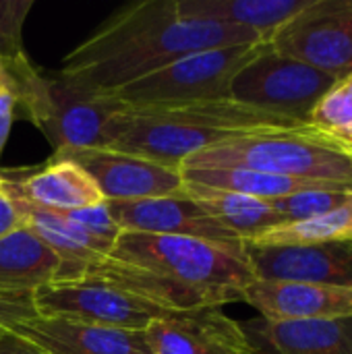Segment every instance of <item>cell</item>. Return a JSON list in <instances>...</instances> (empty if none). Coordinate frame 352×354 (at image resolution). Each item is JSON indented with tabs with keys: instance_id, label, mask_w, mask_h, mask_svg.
<instances>
[{
	"instance_id": "obj_11",
	"label": "cell",
	"mask_w": 352,
	"mask_h": 354,
	"mask_svg": "<svg viewBox=\"0 0 352 354\" xmlns=\"http://www.w3.org/2000/svg\"><path fill=\"white\" fill-rule=\"evenodd\" d=\"M106 205L122 232L189 236L228 247H245L239 234L216 222L185 193L143 201H106Z\"/></svg>"
},
{
	"instance_id": "obj_31",
	"label": "cell",
	"mask_w": 352,
	"mask_h": 354,
	"mask_svg": "<svg viewBox=\"0 0 352 354\" xmlns=\"http://www.w3.org/2000/svg\"><path fill=\"white\" fill-rule=\"evenodd\" d=\"M330 139H334L336 143L352 149V124L346 127V129H342V131H338V133H334V135H330Z\"/></svg>"
},
{
	"instance_id": "obj_14",
	"label": "cell",
	"mask_w": 352,
	"mask_h": 354,
	"mask_svg": "<svg viewBox=\"0 0 352 354\" xmlns=\"http://www.w3.org/2000/svg\"><path fill=\"white\" fill-rule=\"evenodd\" d=\"M46 354H151L145 332L31 315L8 328Z\"/></svg>"
},
{
	"instance_id": "obj_13",
	"label": "cell",
	"mask_w": 352,
	"mask_h": 354,
	"mask_svg": "<svg viewBox=\"0 0 352 354\" xmlns=\"http://www.w3.org/2000/svg\"><path fill=\"white\" fill-rule=\"evenodd\" d=\"M151 354H249L237 319L218 307L172 311L145 330Z\"/></svg>"
},
{
	"instance_id": "obj_1",
	"label": "cell",
	"mask_w": 352,
	"mask_h": 354,
	"mask_svg": "<svg viewBox=\"0 0 352 354\" xmlns=\"http://www.w3.org/2000/svg\"><path fill=\"white\" fill-rule=\"evenodd\" d=\"M259 41L268 39L247 27L183 19L176 0H139L71 50L56 75L89 93H116L189 54Z\"/></svg>"
},
{
	"instance_id": "obj_16",
	"label": "cell",
	"mask_w": 352,
	"mask_h": 354,
	"mask_svg": "<svg viewBox=\"0 0 352 354\" xmlns=\"http://www.w3.org/2000/svg\"><path fill=\"white\" fill-rule=\"evenodd\" d=\"M249 354H352V317L239 322Z\"/></svg>"
},
{
	"instance_id": "obj_30",
	"label": "cell",
	"mask_w": 352,
	"mask_h": 354,
	"mask_svg": "<svg viewBox=\"0 0 352 354\" xmlns=\"http://www.w3.org/2000/svg\"><path fill=\"white\" fill-rule=\"evenodd\" d=\"M0 354H46L41 353L37 346H33L29 340L17 336L15 332L6 330L0 334Z\"/></svg>"
},
{
	"instance_id": "obj_29",
	"label": "cell",
	"mask_w": 352,
	"mask_h": 354,
	"mask_svg": "<svg viewBox=\"0 0 352 354\" xmlns=\"http://www.w3.org/2000/svg\"><path fill=\"white\" fill-rule=\"evenodd\" d=\"M19 226H21V216H19V209L15 205V199L4 191L0 195V239L10 234Z\"/></svg>"
},
{
	"instance_id": "obj_33",
	"label": "cell",
	"mask_w": 352,
	"mask_h": 354,
	"mask_svg": "<svg viewBox=\"0 0 352 354\" xmlns=\"http://www.w3.org/2000/svg\"><path fill=\"white\" fill-rule=\"evenodd\" d=\"M4 193V180H2V174H0V195Z\"/></svg>"
},
{
	"instance_id": "obj_19",
	"label": "cell",
	"mask_w": 352,
	"mask_h": 354,
	"mask_svg": "<svg viewBox=\"0 0 352 354\" xmlns=\"http://www.w3.org/2000/svg\"><path fill=\"white\" fill-rule=\"evenodd\" d=\"M60 257L29 228L0 239V292H35L58 278Z\"/></svg>"
},
{
	"instance_id": "obj_22",
	"label": "cell",
	"mask_w": 352,
	"mask_h": 354,
	"mask_svg": "<svg viewBox=\"0 0 352 354\" xmlns=\"http://www.w3.org/2000/svg\"><path fill=\"white\" fill-rule=\"evenodd\" d=\"M326 243H352V209L349 201L330 214L301 222H282L245 241V245L251 247H293Z\"/></svg>"
},
{
	"instance_id": "obj_21",
	"label": "cell",
	"mask_w": 352,
	"mask_h": 354,
	"mask_svg": "<svg viewBox=\"0 0 352 354\" xmlns=\"http://www.w3.org/2000/svg\"><path fill=\"white\" fill-rule=\"evenodd\" d=\"M183 180L220 189L228 193H239L255 199H282L301 191L311 189H344L330 183H317V180H299V178H284V176H272L255 170H243V168H180ZM349 191V189H344Z\"/></svg>"
},
{
	"instance_id": "obj_4",
	"label": "cell",
	"mask_w": 352,
	"mask_h": 354,
	"mask_svg": "<svg viewBox=\"0 0 352 354\" xmlns=\"http://www.w3.org/2000/svg\"><path fill=\"white\" fill-rule=\"evenodd\" d=\"M180 168H243L349 189L352 185V149L319 131L259 133L201 149L183 160Z\"/></svg>"
},
{
	"instance_id": "obj_8",
	"label": "cell",
	"mask_w": 352,
	"mask_h": 354,
	"mask_svg": "<svg viewBox=\"0 0 352 354\" xmlns=\"http://www.w3.org/2000/svg\"><path fill=\"white\" fill-rule=\"evenodd\" d=\"M270 44L284 56L301 60L336 79L352 71V0H311L278 29Z\"/></svg>"
},
{
	"instance_id": "obj_25",
	"label": "cell",
	"mask_w": 352,
	"mask_h": 354,
	"mask_svg": "<svg viewBox=\"0 0 352 354\" xmlns=\"http://www.w3.org/2000/svg\"><path fill=\"white\" fill-rule=\"evenodd\" d=\"M31 8H33L31 0H0V54L2 56H15L25 52L23 25Z\"/></svg>"
},
{
	"instance_id": "obj_9",
	"label": "cell",
	"mask_w": 352,
	"mask_h": 354,
	"mask_svg": "<svg viewBox=\"0 0 352 354\" xmlns=\"http://www.w3.org/2000/svg\"><path fill=\"white\" fill-rule=\"evenodd\" d=\"M81 166L106 201H143L180 195L185 180L180 168L110 147L54 151Z\"/></svg>"
},
{
	"instance_id": "obj_6",
	"label": "cell",
	"mask_w": 352,
	"mask_h": 354,
	"mask_svg": "<svg viewBox=\"0 0 352 354\" xmlns=\"http://www.w3.org/2000/svg\"><path fill=\"white\" fill-rule=\"evenodd\" d=\"M336 81L332 75L280 54L266 41L261 52L232 79L228 97L307 124L313 108Z\"/></svg>"
},
{
	"instance_id": "obj_34",
	"label": "cell",
	"mask_w": 352,
	"mask_h": 354,
	"mask_svg": "<svg viewBox=\"0 0 352 354\" xmlns=\"http://www.w3.org/2000/svg\"><path fill=\"white\" fill-rule=\"evenodd\" d=\"M349 245H351V247H352V243H349Z\"/></svg>"
},
{
	"instance_id": "obj_24",
	"label": "cell",
	"mask_w": 352,
	"mask_h": 354,
	"mask_svg": "<svg viewBox=\"0 0 352 354\" xmlns=\"http://www.w3.org/2000/svg\"><path fill=\"white\" fill-rule=\"evenodd\" d=\"M349 199V191L344 189H311L301 191L282 199H274L272 205L282 216L284 222H301L311 220L324 214H330L344 205Z\"/></svg>"
},
{
	"instance_id": "obj_28",
	"label": "cell",
	"mask_w": 352,
	"mask_h": 354,
	"mask_svg": "<svg viewBox=\"0 0 352 354\" xmlns=\"http://www.w3.org/2000/svg\"><path fill=\"white\" fill-rule=\"evenodd\" d=\"M31 315H35L33 292H0V334Z\"/></svg>"
},
{
	"instance_id": "obj_3",
	"label": "cell",
	"mask_w": 352,
	"mask_h": 354,
	"mask_svg": "<svg viewBox=\"0 0 352 354\" xmlns=\"http://www.w3.org/2000/svg\"><path fill=\"white\" fill-rule=\"evenodd\" d=\"M108 255L162 280L189 311L241 303L255 280L245 247L201 239L122 232Z\"/></svg>"
},
{
	"instance_id": "obj_18",
	"label": "cell",
	"mask_w": 352,
	"mask_h": 354,
	"mask_svg": "<svg viewBox=\"0 0 352 354\" xmlns=\"http://www.w3.org/2000/svg\"><path fill=\"white\" fill-rule=\"evenodd\" d=\"M311 0H176L178 17L239 25L261 33L268 41L303 12Z\"/></svg>"
},
{
	"instance_id": "obj_15",
	"label": "cell",
	"mask_w": 352,
	"mask_h": 354,
	"mask_svg": "<svg viewBox=\"0 0 352 354\" xmlns=\"http://www.w3.org/2000/svg\"><path fill=\"white\" fill-rule=\"evenodd\" d=\"M243 303L272 322L352 317V286L253 280L243 292Z\"/></svg>"
},
{
	"instance_id": "obj_10",
	"label": "cell",
	"mask_w": 352,
	"mask_h": 354,
	"mask_svg": "<svg viewBox=\"0 0 352 354\" xmlns=\"http://www.w3.org/2000/svg\"><path fill=\"white\" fill-rule=\"evenodd\" d=\"M52 118L41 131L54 151L108 147L110 129L129 106L116 93H89L48 75Z\"/></svg>"
},
{
	"instance_id": "obj_27",
	"label": "cell",
	"mask_w": 352,
	"mask_h": 354,
	"mask_svg": "<svg viewBox=\"0 0 352 354\" xmlns=\"http://www.w3.org/2000/svg\"><path fill=\"white\" fill-rule=\"evenodd\" d=\"M75 222H79L89 234H93L98 241H102L104 245L114 247L116 239L122 234L120 226L116 224V220L112 218L110 209L106 203L102 205H93V207H83V209H75V212H66Z\"/></svg>"
},
{
	"instance_id": "obj_23",
	"label": "cell",
	"mask_w": 352,
	"mask_h": 354,
	"mask_svg": "<svg viewBox=\"0 0 352 354\" xmlns=\"http://www.w3.org/2000/svg\"><path fill=\"white\" fill-rule=\"evenodd\" d=\"M307 124L330 137L352 124V71L340 77L336 85L313 108Z\"/></svg>"
},
{
	"instance_id": "obj_2",
	"label": "cell",
	"mask_w": 352,
	"mask_h": 354,
	"mask_svg": "<svg viewBox=\"0 0 352 354\" xmlns=\"http://www.w3.org/2000/svg\"><path fill=\"white\" fill-rule=\"evenodd\" d=\"M307 131L315 129L224 97L168 108H129L114 120L108 147L180 168L189 156L228 139Z\"/></svg>"
},
{
	"instance_id": "obj_32",
	"label": "cell",
	"mask_w": 352,
	"mask_h": 354,
	"mask_svg": "<svg viewBox=\"0 0 352 354\" xmlns=\"http://www.w3.org/2000/svg\"><path fill=\"white\" fill-rule=\"evenodd\" d=\"M346 201H349V205H351V209H352V185L349 187V199H346Z\"/></svg>"
},
{
	"instance_id": "obj_5",
	"label": "cell",
	"mask_w": 352,
	"mask_h": 354,
	"mask_svg": "<svg viewBox=\"0 0 352 354\" xmlns=\"http://www.w3.org/2000/svg\"><path fill=\"white\" fill-rule=\"evenodd\" d=\"M266 41L189 54L127 87L116 95L129 108H168L228 97L232 79L261 52Z\"/></svg>"
},
{
	"instance_id": "obj_17",
	"label": "cell",
	"mask_w": 352,
	"mask_h": 354,
	"mask_svg": "<svg viewBox=\"0 0 352 354\" xmlns=\"http://www.w3.org/2000/svg\"><path fill=\"white\" fill-rule=\"evenodd\" d=\"M12 174V178L2 174L4 191L46 209L75 212L106 203L93 178L73 160L62 156L52 153L44 166Z\"/></svg>"
},
{
	"instance_id": "obj_12",
	"label": "cell",
	"mask_w": 352,
	"mask_h": 354,
	"mask_svg": "<svg viewBox=\"0 0 352 354\" xmlns=\"http://www.w3.org/2000/svg\"><path fill=\"white\" fill-rule=\"evenodd\" d=\"M255 280L352 286V247L349 243L251 247L245 245Z\"/></svg>"
},
{
	"instance_id": "obj_20",
	"label": "cell",
	"mask_w": 352,
	"mask_h": 354,
	"mask_svg": "<svg viewBox=\"0 0 352 354\" xmlns=\"http://www.w3.org/2000/svg\"><path fill=\"white\" fill-rule=\"evenodd\" d=\"M183 193L191 197L203 212H207L224 228L239 234L243 243L284 222L282 216L272 205V201H266V199L210 189V187H201L193 183H185Z\"/></svg>"
},
{
	"instance_id": "obj_26",
	"label": "cell",
	"mask_w": 352,
	"mask_h": 354,
	"mask_svg": "<svg viewBox=\"0 0 352 354\" xmlns=\"http://www.w3.org/2000/svg\"><path fill=\"white\" fill-rule=\"evenodd\" d=\"M21 112V93L17 77L4 56H0V158L6 147L12 122Z\"/></svg>"
},
{
	"instance_id": "obj_7",
	"label": "cell",
	"mask_w": 352,
	"mask_h": 354,
	"mask_svg": "<svg viewBox=\"0 0 352 354\" xmlns=\"http://www.w3.org/2000/svg\"><path fill=\"white\" fill-rule=\"evenodd\" d=\"M33 309L37 315L139 332L172 313L151 301L95 280L52 282L33 292Z\"/></svg>"
}]
</instances>
